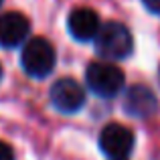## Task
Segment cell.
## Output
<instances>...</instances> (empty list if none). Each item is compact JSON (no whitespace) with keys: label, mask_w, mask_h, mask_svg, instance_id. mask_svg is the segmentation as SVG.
<instances>
[{"label":"cell","mask_w":160,"mask_h":160,"mask_svg":"<svg viewBox=\"0 0 160 160\" xmlns=\"http://www.w3.org/2000/svg\"><path fill=\"white\" fill-rule=\"evenodd\" d=\"M93 43H95V53L102 59H106L108 63L130 57L134 49V39L130 28L118 20L103 22L95 35Z\"/></svg>","instance_id":"1"},{"label":"cell","mask_w":160,"mask_h":160,"mask_svg":"<svg viewBox=\"0 0 160 160\" xmlns=\"http://www.w3.org/2000/svg\"><path fill=\"white\" fill-rule=\"evenodd\" d=\"M55 63H57V53L47 39L35 37L24 43L20 53V65L27 75L35 79H45L55 69Z\"/></svg>","instance_id":"2"},{"label":"cell","mask_w":160,"mask_h":160,"mask_svg":"<svg viewBox=\"0 0 160 160\" xmlns=\"http://www.w3.org/2000/svg\"><path fill=\"white\" fill-rule=\"evenodd\" d=\"M85 81H87V87L98 98H103V99L116 98L126 85L124 71L118 65L108 63V61L89 63V67L85 71Z\"/></svg>","instance_id":"3"},{"label":"cell","mask_w":160,"mask_h":160,"mask_svg":"<svg viewBox=\"0 0 160 160\" xmlns=\"http://www.w3.org/2000/svg\"><path fill=\"white\" fill-rule=\"evenodd\" d=\"M134 144H136V138L132 130L118 122L108 124L99 134V148L109 160H128L134 150Z\"/></svg>","instance_id":"4"},{"label":"cell","mask_w":160,"mask_h":160,"mask_svg":"<svg viewBox=\"0 0 160 160\" xmlns=\"http://www.w3.org/2000/svg\"><path fill=\"white\" fill-rule=\"evenodd\" d=\"M51 106L59 113H75L85 106V91L73 77H63L51 85Z\"/></svg>","instance_id":"5"},{"label":"cell","mask_w":160,"mask_h":160,"mask_svg":"<svg viewBox=\"0 0 160 160\" xmlns=\"http://www.w3.org/2000/svg\"><path fill=\"white\" fill-rule=\"evenodd\" d=\"M124 109L132 118H150L158 112V98L146 85H130L124 95Z\"/></svg>","instance_id":"6"},{"label":"cell","mask_w":160,"mask_h":160,"mask_svg":"<svg viewBox=\"0 0 160 160\" xmlns=\"http://www.w3.org/2000/svg\"><path fill=\"white\" fill-rule=\"evenodd\" d=\"M31 22L20 12H4L0 16V47L14 49L27 41Z\"/></svg>","instance_id":"7"},{"label":"cell","mask_w":160,"mask_h":160,"mask_svg":"<svg viewBox=\"0 0 160 160\" xmlns=\"http://www.w3.org/2000/svg\"><path fill=\"white\" fill-rule=\"evenodd\" d=\"M99 27H102V22H99L98 12L87 8V6L71 10L69 18H67V28H69L71 37L81 41V43L93 41L95 35H98V31H99Z\"/></svg>","instance_id":"8"},{"label":"cell","mask_w":160,"mask_h":160,"mask_svg":"<svg viewBox=\"0 0 160 160\" xmlns=\"http://www.w3.org/2000/svg\"><path fill=\"white\" fill-rule=\"evenodd\" d=\"M0 160H14V152L6 142H0Z\"/></svg>","instance_id":"9"},{"label":"cell","mask_w":160,"mask_h":160,"mask_svg":"<svg viewBox=\"0 0 160 160\" xmlns=\"http://www.w3.org/2000/svg\"><path fill=\"white\" fill-rule=\"evenodd\" d=\"M142 4H144V6L148 8L150 12H154V14H160V0H142Z\"/></svg>","instance_id":"10"},{"label":"cell","mask_w":160,"mask_h":160,"mask_svg":"<svg viewBox=\"0 0 160 160\" xmlns=\"http://www.w3.org/2000/svg\"><path fill=\"white\" fill-rule=\"evenodd\" d=\"M0 79H2V65H0Z\"/></svg>","instance_id":"11"},{"label":"cell","mask_w":160,"mask_h":160,"mask_svg":"<svg viewBox=\"0 0 160 160\" xmlns=\"http://www.w3.org/2000/svg\"><path fill=\"white\" fill-rule=\"evenodd\" d=\"M0 4H2V0H0Z\"/></svg>","instance_id":"12"},{"label":"cell","mask_w":160,"mask_h":160,"mask_svg":"<svg viewBox=\"0 0 160 160\" xmlns=\"http://www.w3.org/2000/svg\"><path fill=\"white\" fill-rule=\"evenodd\" d=\"M158 75H160V71H158Z\"/></svg>","instance_id":"13"}]
</instances>
